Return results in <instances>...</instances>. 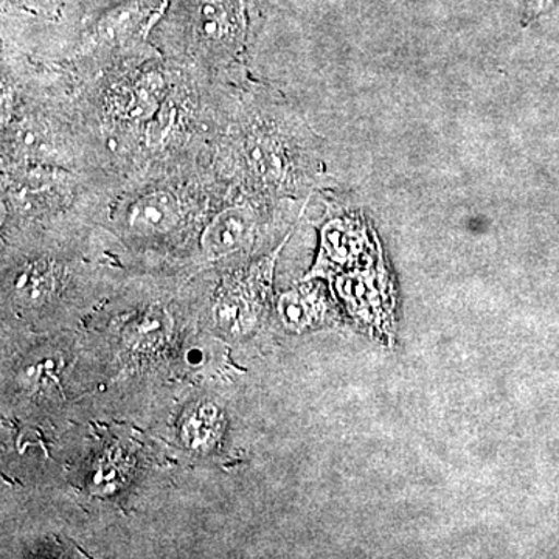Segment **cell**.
I'll return each mask as SVG.
<instances>
[{
  "instance_id": "6",
  "label": "cell",
  "mask_w": 559,
  "mask_h": 559,
  "mask_svg": "<svg viewBox=\"0 0 559 559\" xmlns=\"http://www.w3.org/2000/svg\"><path fill=\"white\" fill-rule=\"evenodd\" d=\"M57 289V267L49 260L33 261L17 272L13 293L25 305H43Z\"/></svg>"
},
{
  "instance_id": "8",
  "label": "cell",
  "mask_w": 559,
  "mask_h": 559,
  "mask_svg": "<svg viewBox=\"0 0 559 559\" xmlns=\"http://www.w3.org/2000/svg\"><path fill=\"white\" fill-rule=\"evenodd\" d=\"M219 428V411L213 403H201L194 406L182 423V440L190 450H204Z\"/></svg>"
},
{
  "instance_id": "10",
  "label": "cell",
  "mask_w": 559,
  "mask_h": 559,
  "mask_svg": "<svg viewBox=\"0 0 559 559\" xmlns=\"http://www.w3.org/2000/svg\"><path fill=\"white\" fill-rule=\"evenodd\" d=\"M215 314L221 329L240 333L249 322L250 307L245 296L229 293L216 304Z\"/></svg>"
},
{
  "instance_id": "5",
  "label": "cell",
  "mask_w": 559,
  "mask_h": 559,
  "mask_svg": "<svg viewBox=\"0 0 559 559\" xmlns=\"http://www.w3.org/2000/svg\"><path fill=\"white\" fill-rule=\"evenodd\" d=\"M370 252L369 234L362 221L333 219L323 226L318 266L329 270L352 266Z\"/></svg>"
},
{
  "instance_id": "3",
  "label": "cell",
  "mask_w": 559,
  "mask_h": 559,
  "mask_svg": "<svg viewBox=\"0 0 559 559\" xmlns=\"http://www.w3.org/2000/svg\"><path fill=\"white\" fill-rule=\"evenodd\" d=\"M182 219L180 198L173 190L159 189L143 193L131 202L124 223L138 237L154 238L170 234Z\"/></svg>"
},
{
  "instance_id": "11",
  "label": "cell",
  "mask_w": 559,
  "mask_h": 559,
  "mask_svg": "<svg viewBox=\"0 0 559 559\" xmlns=\"http://www.w3.org/2000/svg\"><path fill=\"white\" fill-rule=\"evenodd\" d=\"M558 3L559 0H527V2H525L524 14H522V25L527 27V25L538 21L540 16L554 10Z\"/></svg>"
},
{
  "instance_id": "7",
  "label": "cell",
  "mask_w": 559,
  "mask_h": 559,
  "mask_svg": "<svg viewBox=\"0 0 559 559\" xmlns=\"http://www.w3.org/2000/svg\"><path fill=\"white\" fill-rule=\"evenodd\" d=\"M164 95V84L159 76L154 73L143 76L132 84L130 94H124L121 102V119L143 123L150 120L153 114L159 108Z\"/></svg>"
},
{
  "instance_id": "2",
  "label": "cell",
  "mask_w": 559,
  "mask_h": 559,
  "mask_svg": "<svg viewBox=\"0 0 559 559\" xmlns=\"http://www.w3.org/2000/svg\"><path fill=\"white\" fill-rule=\"evenodd\" d=\"M170 0H130L106 11L92 25L87 49H119L145 35L159 20Z\"/></svg>"
},
{
  "instance_id": "4",
  "label": "cell",
  "mask_w": 559,
  "mask_h": 559,
  "mask_svg": "<svg viewBox=\"0 0 559 559\" xmlns=\"http://www.w3.org/2000/svg\"><path fill=\"white\" fill-rule=\"evenodd\" d=\"M257 218L248 205H231L215 216L202 234V252L212 260L241 252L255 235Z\"/></svg>"
},
{
  "instance_id": "9",
  "label": "cell",
  "mask_w": 559,
  "mask_h": 559,
  "mask_svg": "<svg viewBox=\"0 0 559 559\" xmlns=\"http://www.w3.org/2000/svg\"><path fill=\"white\" fill-rule=\"evenodd\" d=\"M170 331V316L159 308H153L128 329V341L135 348L159 347L168 340Z\"/></svg>"
},
{
  "instance_id": "1",
  "label": "cell",
  "mask_w": 559,
  "mask_h": 559,
  "mask_svg": "<svg viewBox=\"0 0 559 559\" xmlns=\"http://www.w3.org/2000/svg\"><path fill=\"white\" fill-rule=\"evenodd\" d=\"M301 140L297 130L282 121L250 135L246 154L253 175L275 191H296L314 180L318 160Z\"/></svg>"
}]
</instances>
